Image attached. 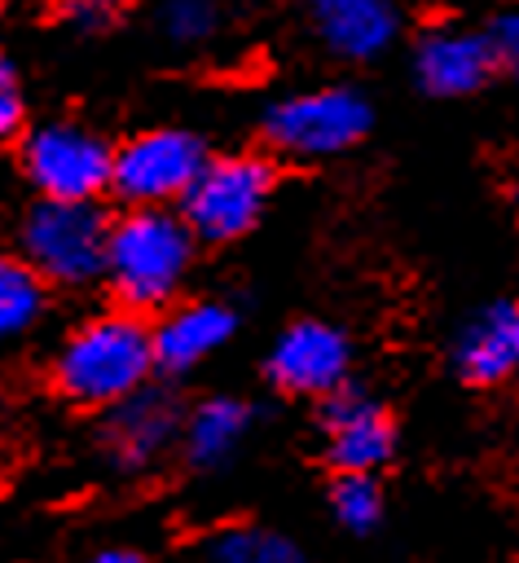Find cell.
<instances>
[{"label": "cell", "mask_w": 519, "mask_h": 563, "mask_svg": "<svg viewBox=\"0 0 519 563\" xmlns=\"http://www.w3.org/2000/svg\"><path fill=\"white\" fill-rule=\"evenodd\" d=\"M194 264V233L163 207H136L106 229L101 273L110 277L123 308H163Z\"/></svg>", "instance_id": "6da1fadb"}, {"label": "cell", "mask_w": 519, "mask_h": 563, "mask_svg": "<svg viewBox=\"0 0 519 563\" xmlns=\"http://www.w3.org/2000/svg\"><path fill=\"white\" fill-rule=\"evenodd\" d=\"M150 369H154L150 325L132 308H123L84 321L57 352L53 378L57 391L70 396L75 405H114L128 391H136Z\"/></svg>", "instance_id": "7a4b0ae2"}, {"label": "cell", "mask_w": 519, "mask_h": 563, "mask_svg": "<svg viewBox=\"0 0 519 563\" xmlns=\"http://www.w3.org/2000/svg\"><path fill=\"white\" fill-rule=\"evenodd\" d=\"M106 216L97 198H44L22 224L26 264L57 286H84L101 277Z\"/></svg>", "instance_id": "3957f363"}, {"label": "cell", "mask_w": 519, "mask_h": 563, "mask_svg": "<svg viewBox=\"0 0 519 563\" xmlns=\"http://www.w3.org/2000/svg\"><path fill=\"white\" fill-rule=\"evenodd\" d=\"M273 180H277L273 167L255 154L202 163L198 176L189 180V189L180 194V202H185L180 220L202 242H233L264 216Z\"/></svg>", "instance_id": "277c9868"}, {"label": "cell", "mask_w": 519, "mask_h": 563, "mask_svg": "<svg viewBox=\"0 0 519 563\" xmlns=\"http://www.w3.org/2000/svg\"><path fill=\"white\" fill-rule=\"evenodd\" d=\"M369 132V101L356 88H317L277 101L264 114V136L290 158H325L352 150Z\"/></svg>", "instance_id": "5b68a950"}, {"label": "cell", "mask_w": 519, "mask_h": 563, "mask_svg": "<svg viewBox=\"0 0 519 563\" xmlns=\"http://www.w3.org/2000/svg\"><path fill=\"white\" fill-rule=\"evenodd\" d=\"M207 150L194 132L154 128L132 136L123 150H110V189L132 207H163L189 189Z\"/></svg>", "instance_id": "8992f818"}, {"label": "cell", "mask_w": 519, "mask_h": 563, "mask_svg": "<svg viewBox=\"0 0 519 563\" xmlns=\"http://www.w3.org/2000/svg\"><path fill=\"white\" fill-rule=\"evenodd\" d=\"M22 167L44 198H97L110 189V145L79 123H48L31 132Z\"/></svg>", "instance_id": "52a82bcc"}, {"label": "cell", "mask_w": 519, "mask_h": 563, "mask_svg": "<svg viewBox=\"0 0 519 563\" xmlns=\"http://www.w3.org/2000/svg\"><path fill=\"white\" fill-rule=\"evenodd\" d=\"M347 361H352V347L334 325L299 321L277 339L268 356V378L295 396H330L334 387H343Z\"/></svg>", "instance_id": "ba28073f"}, {"label": "cell", "mask_w": 519, "mask_h": 563, "mask_svg": "<svg viewBox=\"0 0 519 563\" xmlns=\"http://www.w3.org/2000/svg\"><path fill=\"white\" fill-rule=\"evenodd\" d=\"M325 457L334 471H378L391 449H396V431L391 418L383 413V405H374L369 396L343 391L334 387L325 400Z\"/></svg>", "instance_id": "9c48e42d"}, {"label": "cell", "mask_w": 519, "mask_h": 563, "mask_svg": "<svg viewBox=\"0 0 519 563\" xmlns=\"http://www.w3.org/2000/svg\"><path fill=\"white\" fill-rule=\"evenodd\" d=\"M493 75H497V57H493L484 31L440 26V31H427L418 44V84L435 97L479 92Z\"/></svg>", "instance_id": "30bf717a"}, {"label": "cell", "mask_w": 519, "mask_h": 563, "mask_svg": "<svg viewBox=\"0 0 519 563\" xmlns=\"http://www.w3.org/2000/svg\"><path fill=\"white\" fill-rule=\"evenodd\" d=\"M110 418H106V449L119 466L136 471V466H150L180 431V413L172 405V396L163 391H128L123 400L106 405Z\"/></svg>", "instance_id": "8fae6325"}, {"label": "cell", "mask_w": 519, "mask_h": 563, "mask_svg": "<svg viewBox=\"0 0 519 563\" xmlns=\"http://www.w3.org/2000/svg\"><path fill=\"white\" fill-rule=\"evenodd\" d=\"M453 365L475 387L506 383L519 365V308L510 299H497V303L479 308L453 343Z\"/></svg>", "instance_id": "7c38bea8"}, {"label": "cell", "mask_w": 519, "mask_h": 563, "mask_svg": "<svg viewBox=\"0 0 519 563\" xmlns=\"http://www.w3.org/2000/svg\"><path fill=\"white\" fill-rule=\"evenodd\" d=\"M233 325H238L233 308H224V303H216V299L185 303V308L167 312V317L150 330L154 365L167 369V374H185V369H194L198 361H207L220 343H229Z\"/></svg>", "instance_id": "4fadbf2b"}, {"label": "cell", "mask_w": 519, "mask_h": 563, "mask_svg": "<svg viewBox=\"0 0 519 563\" xmlns=\"http://www.w3.org/2000/svg\"><path fill=\"white\" fill-rule=\"evenodd\" d=\"M321 40L352 62H369L383 53L396 35V9L391 0H303Z\"/></svg>", "instance_id": "5bb4252c"}, {"label": "cell", "mask_w": 519, "mask_h": 563, "mask_svg": "<svg viewBox=\"0 0 519 563\" xmlns=\"http://www.w3.org/2000/svg\"><path fill=\"white\" fill-rule=\"evenodd\" d=\"M251 427V409L242 400H229V396H216V400H202L189 422H185V453L194 466H220L246 435Z\"/></svg>", "instance_id": "9a60e30c"}, {"label": "cell", "mask_w": 519, "mask_h": 563, "mask_svg": "<svg viewBox=\"0 0 519 563\" xmlns=\"http://www.w3.org/2000/svg\"><path fill=\"white\" fill-rule=\"evenodd\" d=\"M44 312V277L22 260H0V343L26 334Z\"/></svg>", "instance_id": "2e32d148"}, {"label": "cell", "mask_w": 519, "mask_h": 563, "mask_svg": "<svg viewBox=\"0 0 519 563\" xmlns=\"http://www.w3.org/2000/svg\"><path fill=\"white\" fill-rule=\"evenodd\" d=\"M330 510L343 528L369 532L383 519V493L369 471H339V484L330 488Z\"/></svg>", "instance_id": "e0dca14e"}, {"label": "cell", "mask_w": 519, "mask_h": 563, "mask_svg": "<svg viewBox=\"0 0 519 563\" xmlns=\"http://www.w3.org/2000/svg\"><path fill=\"white\" fill-rule=\"evenodd\" d=\"M207 550L211 559H224V563H295L299 559V550L281 532H264V528H224Z\"/></svg>", "instance_id": "ac0fdd59"}, {"label": "cell", "mask_w": 519, "mask_h": 563, "mask_svg": "<svg viewBox=\"0 0 519 563\" xmlns=\"http://www.w3.org/2000/svg\"><path fill=\"white\" fill-rule=\"evenodd\" d=\"M163 31L176 44H198L216 31V4L211 0H167L163 4Z\"/></svg>", "instance_id": "d6986e66"}, {"label": "cell", "mask_w": 519, "mask_h": 563, "mask_svg": "<svg viewBox=\"0 0 519 563\" xmlns=\"http://www.w3.org/2000/svg\"><path fill=\"white\" fill-rule=\"evenodd\" d=\"M484 40H488L497 66H510V62L519 57V18H515V13H497L493 26L484 31Z\"/></svg>", "instance_id": "ffe728a7"}, {"label": "cell", "mask_w": 519, "mask_h": 563, "mask_svg": "<svg viewBox=\"0 0 519 563\" xmlns=\"http://www.w3.org/2000/svg\"><path fill=\"white\" fill-rule=\"evenodd\" d=\"M22 123V97H18V79H13V66L0 57V141L13 136Z\"/></svg>", "instance_id": "44dd1931"}, {"label": "cell", "mask_w": 519, "mask_h": 563, "mask_svg": "<svg viewBox=\"0 0 519 563\" xmlns=\"http://www.w3.org/2000/svg\"><path fill=\"white\" fill-rule=\"evenodd\" d=\"M97 559H101V563H132V559H141V554L128 550V545H114V550H97Z\"/></svg>", "instance_id": "7402d4cb"}]
</instances>
